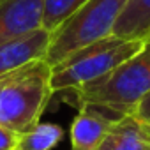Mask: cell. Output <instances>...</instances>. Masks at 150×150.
I'll return each mask as SVG.
<instances>
[{
	"mask_svg": "<svg viewBox=\"0 0 150 150\" xmlns=\"http://www.w3.org/2000/svg\"><path fill=\"white\" fill-rule=\"evenodd\" d=\"M64 136V131L57 124L39 122L34 129L21 134L14 150H53Z\"/></svg>",
	"mask_w": 150,
	"mask_h": 150,
	"instance_id": "10",
	"label": "cell"
},
{
	"mask_svg": "<svg viewBox=\"0 0 150 150\" xmlns=\"http://www.w3.org/2000/svg\"><path fill=\"white\" fill-rule=\"evenodd\" d=\"M51 34L44 28H37L30 34L0 42V76L28 65L37 60H46Z\"/></svg>",
	"mask_w": 150,
	"mask_h": 150,
	"instance_id": "5",
	"label": "cell"
},
{
	"mask_svg": "<svg viewBox=\"0 0 150 150\" xmlns=\"http://www.w3.org/2000/svg\"><path fill=\"white\" fill-rule=\"evenodd\" d=\"M143 42L145 39H122L117 35H108L87 48L74 51L51 67V92H74L90 81L106 76L122 62L136 55Z\"/></svg>",
	"mask_w": 150,
	"mask_h": 150,
	"instance_id": "3",
	"label": "cell"
},
{
	"mask_svg": "<svg viewBox=\"0 0 150 150\" xmlns=\"http://www.w3.org/2000/svg\"><path fill=\"white\" fill-rule=\"evenodd\" d=\"M113 35L122 39L150 37V0H127V4L115 23Z\"/></svg>",
	"mask_w": 150,
	"mask_h": 150,
	"instance_id": "9",
	"label": "cell"
},
{
	"mask_svg": "<svg viewBox=\"0 0 150 150\" xmlns=\"http://www.w3.org/2000/svg\"><path fill=\"white\" fill-rule=\"evenodd\" d=\"M138 118H141L146 125H150V92L146 94V97L139 103V106L136 108V113H134Z\"/></svg>",
	"mask_w": 150,
	"mask_h": 150,
	"instance_id": "13",
	"label": "cell"
},
{
	"mask_svg": "<svg viewBox=\"0 0 150 150\" xmlns=\"http://www.w3.org/2000/svg\"><path fill=\"white\" fill-rule=\"evenodd\" d=\"M44 0H0V42L42 28Z\"/></svg>",
	"mask_w": 150,
	"mask_h": 150,
	"instance_id": "6",
	"label": "cell"
},
{
	"mask_svg": "<svg viewBox=\"0 0 150 150\" xmlns=\"http://www.w3.org/2000/svg\"><path fill=\"white\" fill-rule=\"evenodd\" d=\"M20 138H21V134L0 125V150H14L18 146Z\"/></svg>",
	"mask_w": 150,
	"mask_h": 150,
	"instance_id": "12",
	"label": "cell"
},
{
	"mask_svg": "<svg viewBox=\"0 0 150 150\" xmlns=\"http://www.w3.org/2000/svg\"><path fill=\"white\" fill-rule=\"evenodd\" d=\"M115 122L101 111L80 106L71 124V150H97Z\"/></svg>",
	"mask_w": 150,
	"mask_h": 150,
	"instance_id": "7",
	"label": "cell"
},
{
	"mask_svg": "<svg viewBox=\"0 0 150 150\" xmlns=\"http://www.w3.org/2000/svg\"><path fill=\"white\" fill-rule=\"evenodd\" d=\"M150 92V37L141 50L115 67L106 76L74 90L80 106H88L117 122L134 115Z\"/></svg>",
	"mask_w": 150,
	"mask_h": 150,
	"instance_id": "1",
	"label": "cell"
},
{
	"mask_svg": "<svg viewBox=\"0 0 150 150\" xmlns=\"http://www.w3.org/2000/svg\"><path fill=\"white\" fill-rule=\"evenodd\" d=\"M127 0H88L55 32H51L46 62L53 67L81 48L113 35Z\"/></svg>",
	"mask_w": 150,
	"mask_h": 150,
	"instance_id": "4",
	"label": "cell"
},
{
	"mask_svg": "<svg viewBox=\"0 0 150 150\" xmlns=\"http://www.w3.org/2000/svg\"><path fill=\"white\" fill-rule=\"evenodd\" d=\"M88 0H44L42 4V28L55 32L65 20H69Z\"/></svg>",
	"mask_w": 150,
	"mask_h": 150,
	"instance_id": "11",
	"label": "cell"
},
{
	"mask_svg": "<svg viewBox=\"0 0 150 150\" xmlns=\"http://www.w3.org/2000/svg\"><path fill=\"white\" fill-rule=\"evenodd\" d=\"M51 65L37 60L0 76V125L18 134L34 129L53 96Z\"/></svg>",
	"mask_w": 150,
	"mask_h": 150,
	"instance_id": "2",
	"label": "cell"
},
{
	"mask_svg": "<svg viewBox=\"0 0 150 150\" xmlns=\"http://www.w3.org/2000/svg\"><path fill=\"white\" fill-rule=\"evenodd\" d=\"M97 150H150V125L136 115L117 120Z\"/></svg>",
	"mask_w": 150,
	"mask_h": 150,
	"instance_id": "8",
	"label": "cell"
}]
</instances>
